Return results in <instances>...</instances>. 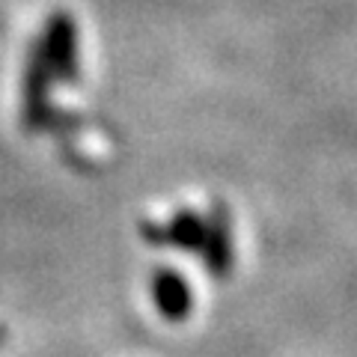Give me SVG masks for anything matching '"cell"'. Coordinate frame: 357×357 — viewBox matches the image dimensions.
Wrapping results in <instances>:
<instances>
[{
	"mask_svg": "<svg viewBox=\"0 0 357 357\" xmlns=\"http://www.w3.org/2000/svg\"><path fill=\"white\" fill-rule=\"evenodd\" d=\"M199 253H203L206 268L211 274L223 277L232 268V256H236V250H232V232H229L227 211L218 208L215 215H211V220L206 223V238H203Z\"/></svg>",
	"mask_w": 357,
	"mask_h": 357,
	"instance_id": "obj_4",
	"label": "cell"
},
{
	"mask_svg": "<svg viewBox=\"0 0 357 357\" xmlns=\"http://www.w3.org/2000/svg\"><path fill=\"white\" fill-rule=\"evenodd\" d=\"M48 84H51V69L45 66L39 48L33 51L30 69L24 77V122L27 128H39L48 119Z\"/></svg>",
	"mask_w": 357,
	"mask_h": 357,
	"instance_id": "obj_5",
	"label": "cell"
},
{
	"mask_svg": "<svg viewBox=\"0 0 357 357\" xmlns=\"http://www.w3.org/2000/svg\"><path fill=\"white\" fill-rule=\"evenodd\" d=\"M152 301L167 321H182V319L191 316L194 292L178 271L161 268V271L152 277Z\"/></svg>",
	"mask_w": 357,
	"mask_h": 357,
	"instance_id": "obj_2",
	"label": "cell"
},
{
	"mask_svg": "<svg viewBox=\"0 0 357 357\" xmlns=\"http://www.w3.org/2000/svg\"><path fill=\"white\" fill-rule=\"evenodd\" d=\"M0 342H3V331H0Z\"/></svg>",
	"mask_w": 357,
	"mask_h": 357,
	"instance_id": "obj_6",
	"label": "cell"
},
{
	"mask_svg": "<svg viewBox=\"0 0 357 357\" xmlns=\"http://www.w3.org/2000/svg\"><path fill=\"white\" fill-rule=\"evenodd\" d=\"M143 232L155 244H173L182 250H199L206 238V220L197 211H178V215L164 223V227H143Z\"/></svg>",
	"mask_w": 357,
	"mask_h": 357,
	"instance_id": "obj_3",
	"label": "cell"
},
{
	"mask_svg": "<svg viewBox=\"0 0 357 357\" xmlns=\"http://www.w3.org/2000/svg\"><path fill=\"white\" fill-rule=\"evenodd\" d=\"M39 54H42L45 66L51 69V77L75 81V75H77V27L69 15L57 13L48 21Z\"/></svg>",
	"mask_w": 357,
	"mask_h": 357,
	"instance_id": "obj_1",
	"label": "cell"
}]
</instances>
